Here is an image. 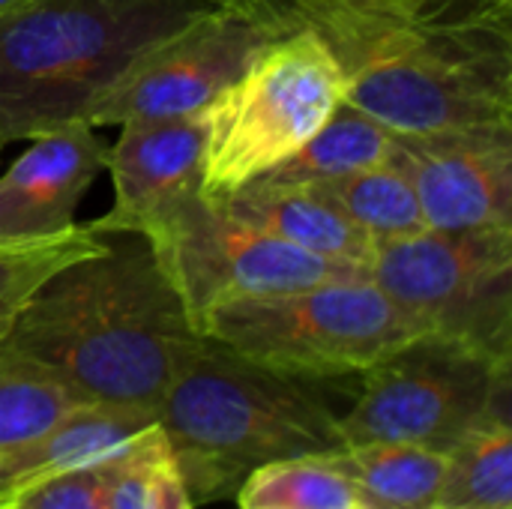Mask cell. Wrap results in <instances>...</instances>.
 I'll return each mask as SVG.
<instances>
[{
    "label": "cell",
    "instance_id": "18",
    "mask_svg": "<svg viewBox=\"0 0 512 509\" xmlns=\"http://www.w3.org/2000/svg\"><path fill=\"white\" fill-rule=\"evenodd\" d=\"M396 135L363 114L360 108L342 102L330 120L282 165L264 174V183L285 186H312L333 177H345L363 168H375L393 159Z\"/></svg>",
    "mask_w": 512,
    "mask_h": 509
},
{
    "label": "cell",
    "instance_id": "16",
    "mask_svg": "<svg viewBox=\"0 0 512 509\" xmlns=\"http://www.w3.org/2000/svg\"><path fill=\"white\" fill-rule=\"evenodd\" d=\"M219 201L258 231L366 276L375 243L318 189L252 180Z\"/></svg>",
    "mask_w": 512,
    "mask_h": 509
},
{
    "label": "cell",
    "instance_id": "17",
    "mask_svg": "<svg viewBox=\"0 0 512 509\" xmlns=\"http://www.w3.org/2000/svg\"><path fill=\"white\" fill-rule=\"evenodd\" d=\"M330 462L363 509H435L447 474V453L411 444H351Z\"/></svg>",
    "mask_w": 512,
    "mask_h": 509
},
{
    "label": "cell",
    "instance_id": "6",
    "mask_svg": "<svg viewBox=\"0 0 512 509\" xmlns=\"http://www.w3.org/2000/svg\"><path fill=\"white\" fill-rule=\"evenodd\" d=\"M201 336L270 369L345 381L423 333L369 276H354L222 303Z\"/></svg>",
    "mask_w": 512,
    "mask_h": 509
},
{
    "label": "cell",
    "instance_id": "2",
    "mask_svg": "<svg viewBox=\"0 0 512 509\" xmlns=\"http://www.w3.org/2000/svg\"><path fill=\"white\" fill-rule=\"evenodd\" d=\"M336 384L342 378L270 369L204 336L156 408L192 507L237 498L264 465L342 450L351 402Z\"/></svg>",
    "mask_w": 512,
    "mask_h": 509
},
{
    "label": "cell",
    "instance_id": "1",
    "mask_svg": "<svg viewBox=\"0 0 512 509\" xmlns=\"http://www.w3.org/2000/svg\"><path fill=\"white\" fill-rule=\"evenodd\" d=\"M201 339L153 246L114 234L45 276L0 348L45 369L81 402L156 411Z\"/></svg>",
    "mask_w": 512,
    "mask_h": 509
},
{
    "label": "cell",
    "instance_id": "10",
    "mask_svg": "<svg viewBox=\"0 0 512 509\" xmlns=\"http://www.w3.org/2000/svg\"><path fill=\"white\" fill-rule=\"evenodd\" d=\"M270 39L276 36L246 12L213 3L144 48L99 93L84 123L126 126L204 111Z\"/></svg>",
    "mask_w": 512,
    "mask_h": 509
},
{
    "label": "cell",
    "instance_id": "23",
    "mask_svg": "<svg viewBox=\"0 0 512 509\" xmlns=\"http://www.w3.org/2000/svg\"><path fill=\"white\" fill-rule=\"evenodd\" d=\"M108 237L96 234L87 225H75L57 237L24 240V243H0V339L9 330L12 318L24 306V300L36 291V285L60 270L63 264L90 255L105 246Z\"/></svg>",
    "mask_w": 512,
    "mask_h": 509
},
{
    "label": "cell",
    "instance_id": "5",
    "mask_svg": "<svg viewBox=\"0 0 512 509\" xmlns=\"http://www.w3.org/2000/svg\"><path fill=\"white\" fill-rule=\"evenodd\" d=\"M348 72L312 30L270 39L207 105L201 192L225 198L297 153L345 102Z\"/></svg>",
    "mask_w": 512,
    "mask_h": 509
},
{
    "label": "cell",
    "instance_id": "28",
    "mask_svg": "<svg viewBox=\"0 0 512 509\" xmlns=\"http://www.w3.org/2000/svg\"><path fill=\"white\" fill-rule=\"evenodd\" d=\"M240 509H273V507H240Z\"/></svg>",
    "mask_w": 512,
    "mask_h": 509
},
{
    "label": "cell",
    "instance_id": "14",
    "mask_svg": "<svg viewBox=\"0 0 512 509\" xmlns=\"http://www.w3.org/2000/svg\"><path fill=\"white\" fill-rule=\"evenodd\" d=\"M156 411L81 402L27 447L0 459V498L42 477L123 465L159 441Z\"/></svg>",
    "mask_w": 512,
    "mask_h": 509
},
{
    "label": "cell",
    "instance_id": "29",
    "mask_svg": "<svg viewBox=\"0 0 512 509\" xmlns=\"http://www.w3.org/2000/svg\"><path fill=\"white\" fill-rule=\"evenodd\" d=\"M0 147H3V144H0Z\"/></svg>",
    "mask_w": 512,
    "mask_h": 509
},
{
    "label": "cell",
    "instance_id": "24",
    "mask_svg": "<svg viewBox=\"0 0 512 509\" xmlns=\"http://www.w3.org/2000/svg\"><path fill=\"white\" fill-rule=\"evenodd\" d=\"M108 509H192L165 435L117 468Z\"/></svg>",
    "mask_w": 512,
    "mask_h": 509
},
{
    "label": "cell",
    "instance_id": "11",
    "mask_svg": "<svg viewBox=\"0 0 512 509\" xmlns=\"http://www.w3.org/2000/svg\"><path fill=\"white\" fill-rule=\"evenodd\" d=\"M393 162L411 180L429 228L512 225V129L396 135Z\"/></svg>",
    "mask_w": 512,
    "mask_h": 509
},
{
    "label": "cell",
    "instance_id": "4",
    "mask_svg": "<svg viewBox=\"0 0 512 509\" xmlns=\"http://www.w3.org/2000/svg\"><path fill=\"white\" fill-rule=\"evenodd\" d=\"M345 102L393 135L512 129L510 6L477 3L369 45Z\"/></svg>",
    "mask_w": 512,
    "mask_h": 509
},
{
    "label": "cell",
    "instance_id": "21",
    "mask_svg": "<svg viewBox=\"0 0 512 509\" xmlns=\"http://www.w3.org/2000/svg\"><path fill=\"white\" fill-rule=\"evenodd\" d=\"M81 405L57 378L0 348V459L36 441Z\"/></svg>",
    "mask_w": 512,
    "mask_h": 509
},
{
    "label": "cell",
    "instance_id": "3",
    "mask_svg": "<svg viewBox=\"0 0 512 509\" xmlns=\"http://www.w3.org/2000/svg\"><path fill=\"white\" fill-rule=\"evenodd\" d=\"M213 0H18L0 12V144L84 114L153 42Z\"/></svg>",
    "mask_w": 512,
    "mask_h": 509
},
{
    "label": "cell",
    "instance_id": "27",
    "mask_svg": "<svg viewBox=\"0 0 512 509\" xmlns=\"http://www.w3.org/2000/svg\"><path fill=\"white\" fill-rule=\"evenodd\" d=\"M486 3H498V6H510L512 0H486Z\"/></svg>",
    "mask_w": 512,
    "mask_h": 509
},
{
    "label": "cell",
    "instance_id": "15",
    "mask_svg": "<svg viewBox=\"0 0 512 509\" xmlns=\"http://www.w3.org/2000/svg\"><path fill=\"white\" fill-rule=\"evenodd\" d=\"M264 24L273 36L318 33L342 66L354 63L378 39L414 24L486 3V0H213Z\"/></svg>",
    "mask_w": 512,
    "mask_h": 509
},
{
    "label": "cell",
    "instance_id": "12",
    "mask_svg": "<svg viewBox=\"0 0 512 509\" xmlns=\"http://www.w3.org/2000/svg\"><path fill=\"white\" fill-rule=\"evenodd\" d=\"M207 129V108L183 117L120 126V138L105 156L114 201L87 228L102 237H150L165 225L201 192Z\"/></svg>",
    "mask_w": 512,
    "mask_h": 509
},
{
    "label": "cell",
    "instance_id": "8",
    "mask_svg": "<svg viewBox=\"0 0 512 509\" xmlns=\"http://www.w3.org/2000/svg\"><path fill=\"white\" fill-rule=\"evenodd\" d=\"M366 276L420 327L512 366V225L375 243Z\"/></svg>",
    "mask_w": 512,
    "mask_h": 509
},
{
    "label": "cell",
    "instance_id": "22",
    "mask_svg": "<svg viewBox=\"0 0 512 509\" xmlns=\"http://www.w3.org/2000/svg\"><path fill=\"white\" fill-rule=\"evenodd\" d=\"M240 507L363 509L354 486L327 456H300L258 468L237 492Z\"/></svg>",
    "mask_w": 512,
    "mask_h": 509
},
{
    "label": "cell",
    "instance_id": "9",
    "mask_svg": "<svg viewBox=\"0 0 512 509\" xmlns=\"http://www.w3.org/2000/svg\"><path fill=\"white\" fill-rule=\"evenodd\" d=\"M144 240L153 246L198 330L210 309L231 300L363 276L258 231L204 192L189 198Z\"/></svg>",
    "mask_w": 512,
    "mask_h": 509
},
{
    "label": "cell",
    "instance_id": "13",
    "mask_svg": "<svg viewBox=\"0 0 512 509\" xmlns=\"http://www.w3.org/2000/svg\"><path fill=\"white\" fill-rule=\"evenodd\" d=\"M108 147L90 123L30 138L0 174V243L45 240L75 228V213L105 171Z\"/></svg>",
    "mask_w": 512,
    "mask_h": 509
},
{
    "label": "cell",
    "instance_id": "7",
    "mask_svg": "<svg viewBox=\"0 0 512 509\" xmlns=\"http://www.w3.org/2000/svg\"><path fill=\"white\" fill-rule=\"evenodd\" d=\"M512 366L456 339L414 336L360 378L342 438L351 444H411L450 453L471 429L510 411Z\"/></svg>",
    "mask_w": 512,
    "mask_h": 509
},
{
    "label": "cell",
    "instance_id": "20",
    "mask_svg": "<svg viewBox=\"0 0 512 509\" xmlns=\"http://www.w3.org/2000/svg\"><path fill=\"white\" fill-rule=\"evenodd\" d=\"M435 509H512L510 411L486 417L447 453Z\"/></svg>",
    "mask_w": 512,
    "mask_h": 509
},
{
    "label": "cell",
    "instance_id": "19",
    "mask_svg": "<svg viewBox=\"0 0 512 509\" xmlns=\"http://www.w3.org/2000/svg\"><path fill=\"white\" fill-rule=\"evenodd\" d=\"M312 189L330 198L372 243L402 240L429 228L411 180L393 159L345 177L312 183Z\"/></svg>",
    "mask_w": 512,
    "mask_h": 509
},
{
    "label": "cell",
    "instance_id": "25",
    "mask_svg": "<svg viewBox=\"0 0 512 509\" xmlns=\"http://www.w3.org/2000/svg\"><path fill=\"white\" fill-rule=\"evenodd\" d=\"M120 465L42 477L0 498V509H108Z\"/></svg>",
    "mask_w": 512,
    "mask_h": 509
},
{
    "label": "cell",
    "instance_id": "26",
    "mask_svg": "<svg viewBox=\"0 0 512 509\" xmlns=\"http://www.w3.org/2000/svg\"><path fill=\"white\" fill-rule=\"evenodd\" d=\"M12 3H18V0H0V12H3V9H9Z\"/></svg>",
    "mask_w": 512,
    "mask_h": 509
}]
</instances>
